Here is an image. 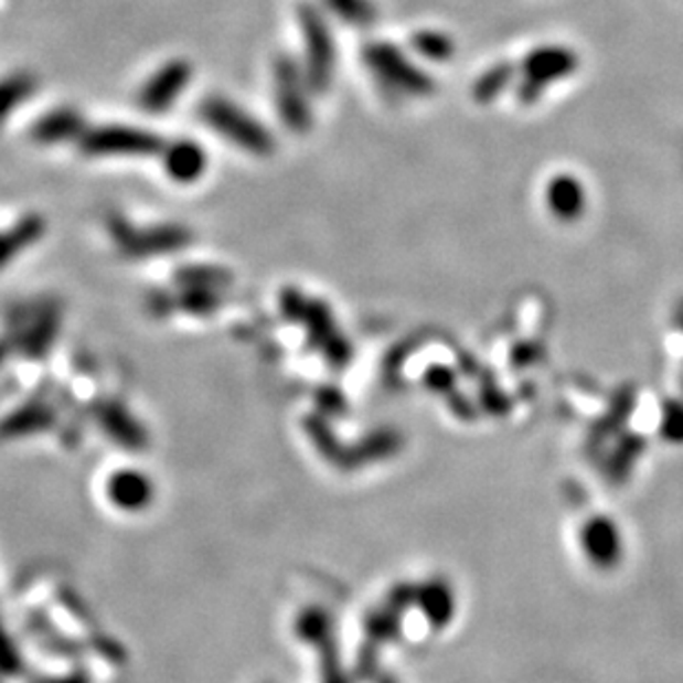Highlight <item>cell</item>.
I'll list each match as a JSON object with an SVG mask.
<instances>
[{
    "instance_id": "1",
    "label": "cell",
    "mask_w": 683,
    "mask_h": 683,
    "mask_svg": "<svg viewBox=\"0 0 683 683\" xmlns=\"http://www.w3.org/2000/svg\"><path fill=\"white\" fill-rule=\"evenodd\" d=\"M577 63V56L568 47H537L522 61L520 100L533 105L553 83L573 76Z\"/></svg>"
},
{
    "instance_id": "2",
    "label": "cell",
    "mask_w": 683,
    "mask_h": 683,
    "mask_svg": "<svg viewBox=\"0 0 683 683\" xmlns=\"http://www.w3.org/2000/svg\"><path fill=\"white\" fill-rule=\"evenodd\" d=\"M579 548L586 562L597 570H615L623 559V533L619 524L599 513L590 515L579 529Z\"/></svg>"
},
{
    "instance_id": "3",
    "label": "cell",
    "mask_w": 683,
    "mask_h": 683,
    "mask_svg": "<svg viewBox=\"0 0 683 683\" xmlns=\"http://www.w3.org/2000/svg\"><path fill=\"white\" fill-rule=\"evenodd\" d=\"M546 206L553 217L559 222H575L581 217L586 209V191L584 184L573 175H555L546 184Z\"/></svg>"
},
{
    "instance_id": "4",
    "label": "cell",
    "mask_w": 683,
    "mask_h": 683,
    "mask_svg": "<svg viewBox=\"0 0 683 683\" xmlns=\"http://www.w3.org/2000/svg\"><path fill=\"white\" fill-rule=\"evenodd\" d=\"M374 61H376L378 70L396 83V87L407 89L412 94L431 92V81L425 74L416 72L409 63H405L392 47H383L381 52H376Z\"/></svg>"
},
{
    "instance_id": "5",
    "label": "cell",
    "mask_w": 683,
    "mask_h": 683,
    "mask_svg": "<svg viewBox=\"0 0 683 683\" xmlns=\"http://www.w3.org/2000/svg\"><path fill=\"white\" fill-rule=\"evenodd\" d=\"M425 615L431 621V626L442 628L453 619L456 612V597L447 581H431L425 590Z\"/></svg>"
},
{
    "instance_id": "6",
    "label": "cell",
    "mask_w": 683,
    "mask_h": 683,
    "mask_svg": "<svg viewBox=\"0 0 683 683\" xmlns=\"http://www.w3.org/2000/svg\"><path fill=\"white\" fill-rule=\"evenodd\" d=\"M509 81H511L509 65H498L478 78V83L473 85V98L480 105H487L489 100L498 98L506 89Z\"/></svg>"
},
{
    "instance_id": "7",
    "label": "cell",
    "mask_w": 683,
    "mask_h": 683,
    "mask_svg": "<svg viewBox=\"0 0 683 683\" xmlns=\"http://www.w3.org/2000/svg\"><path fill=\"white\" fill-rule=\"evenodd\" d=\"M659 431L665 442L670 445H683V403L670 401L661 409Z\"/></svg>"
},
{
    "instance_id": "8",
    "label": "cell",
    "mask_w": 683,
    "mask_h": 683,
    "mask_svg": "<svg viewBox=\"0 0 683 683\" xmlns=\"http://www.w3.org/2000/svg\"><path fill=\"white\" fill-rule=\"evenodd\" d=\"M416 47L420 54L434 58V61H445L453 54V43L449 36L445 34H436V32H423L416 36Z\"/></svg>"
}]
</instances>
